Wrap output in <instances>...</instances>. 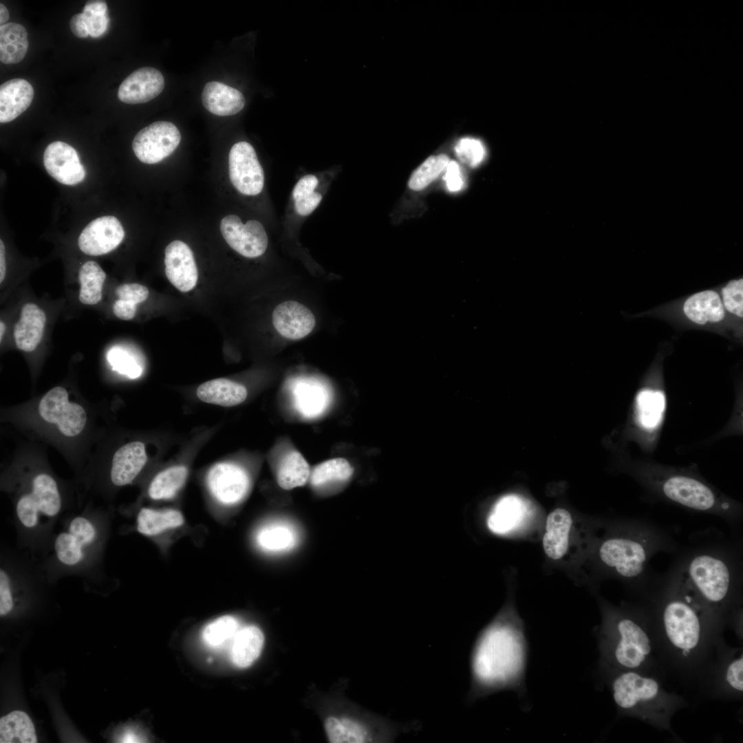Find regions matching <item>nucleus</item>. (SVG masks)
<instances>
[{
	"label": "nucleus",
	"instance_id": "f3484780",
	"mask_svg": "<svg viewBox=\"0 0 743 743\" xmlns=\"http://www.w3.org/2000/svg\"><path fill=\"white\" fill-rule=\"evenodd\" d=\"M272 323L283 337L297 340L308 335L314 329L316 319L312 311L294 301L279 304L272 312Z\"/></svg>",
	"mask_w": 743,
	"mask_h": 743
},
{
	"label": "nucleus",
	"instance_id": "412c9836",
	"mask_svg": "<svg viewBox=\"0 0 743 743\" xmlns=\"http://www.w3.org/2000/svg\"><path fill=\"white\" fill-rule=\"evenodd\" d=\"M34 89L25 79L14 78L0 86V122L6 123L14 120L25 111L32 103Z\"/></svg>",
	"mask_w": 743,
	"mask_h": 743
},
{
	"label": "nucleus",
	"instance_id": "58836bf2",
	"mask_svg": "<svg viewBox=\"0 0 743 743\" xmlns=\"http://www.w3.org/2000/svg\"><path fill=\"white\" fill-rule=\"evenodd\" d=\"M454 150L460 162L470 167L479 165L486 155V149L482 142L471 137L460 139Z\"/></svg>",
	"mask_w": 743,
	"mask_h": 743
},
{
	"label": "nucleus",
	"instance_id": "c756f323",
	"mask_svg": "<svg viewBox=\"0 0 743 743\" xmlns=\"http://www.w3.org/2000/svg\"><path fill=\"white\" fill-rule=\"evenodd\" d=\"M256 540L258 546L265 551L285 552L294 547L297 535L291 525L276 522L261 528L257 532Z\"/></svg>",
	"mask_w": 743,
	"mask_h": 743
},
{
	"label": "nucleus",
	"instance_id": "aec40b11",
	"mask_svg": "<svg viewBox=\"0 0 743 743\" xmlns=\"http://www.w3.org/2000/svg\"><path fill=\"white\" fill-rule=\"evenodd\" d=\"M572 525V516L564 508H556L548 515L543 548L549 558L557 560L565 555L568 548Z\"/></svg>",
	"mask_w": 743,
	"mask_h": 743
},
{
	"label": "nucleus",
	"instance_id": "5fc2aeb1",
	"mask_svg": "<svg viewBox=\"0 0 743 743\" xmlns=\"http://www.w3.org/2000/svg\"><path fill=\"white\" fill-rule=\"evenodd\" d=\"M5 330H6L5 324L2 321H1V323H0V341L1 342L2 341V338H3V336Z\"/></svg>",
	"mask_w": 743,
	"mask_h": 743
},
{
	"label": "nucleus",
	"instance_id": "7c9ffc66",
	"mask_svg": "<svg viewBox=\"0 0 743 743\" xmlns=\"http://www.w3.org/2000/svg\"><path fill=\"white\" fill-rule=\"evenodd\" d=\"M521 515V506L517 498L506 496L493 507L488 517L487 525L491 531L495 534H506L517 525Z\"/></svg>",
	"mask_w": 743,
	"mask_h": 743
},
{
	"label": "nucleus",
	"instance_id": "bb28decb",
	"mask_svg": "<svg viewBox=\"0 0 743 743\" xmlns=\"http://www.w3.org/2000/svg\"><path fill=\"white\" fill-rule=\"evenodd\" d=\"M28 49V33L21 24L8 23L0 26V60L15 64L25 57Z\"/></svg>",
	"mask_w": 743,
	"mask_h": 743
},
{
	"label": "nucleus",
	"instance_id": "20e7f679",
	"mask_svg": "<svg viewBox=\"0 0 743 743\" xmlns=\"http://www.w3.org/2000/svg\"><path fill=\"white\" fill-rule=\"evenodd\" d=\"M735 557L727 549L704 547L689 552L673 572L698 601L718 607L729 599L740 575Z\"/></svg>",
	"mask_w": 743,
	"mask_h": 743
},
{
	"label": "nucleus",
	"instance_id": "393cba45",
	"mask_svg": "<svg viewBox=\"0 0 743 743\" xmlns=\"http://www.w3.org/2000/svg\"><path fill=\"white\" fill-rule=\"evenodd\" d=\"M233 640L232 662L237 667L246 668L260 655L264 636L259 627L249 625L239 629Z\"/></svg>",
	"mask_w": 743,
	"mask_h": 743
},
{
	"label": "nucleus",
	"instance_id": "c9c22d12",
	"mask_svg": "<svg viewBox=\"0 0 743 743\" xmlns=\"http://www.w3.org/2000/svg\"><path fill=\"white\" fill-rule=\"evenodd\" d=\"M449 161V156L445 154L429 157L411 174L409 187L414 191L424 189L446 169Z\"/></svg>",
	"mask_w": 743,
	"mask_h": 743
},
{
	"label": "nucleus",
	"instance_id": "9b49d317",
	"mask_svg": "<svg viewBox=\"0 0 743 743\" xmlns=\"http://www.w3.org/2000/svg\"><path fill=\"white\" fill-rule=\"evenodd\" d=\"M219 227L229 246L245 257H259L267 249L268 235L257 220L250 219L244 224L237 215H228L222 219Z\"/></svg>",
	"mask_w": 743,
	"mask_h": 743
},
{
	"label": "nucleus",
	"instance_id": "4be33fe9",
	"mask_svg": "<svg viewBox=\"0 0 743 743\" xmlns=\"http://www.w3.org/2000/svg\"><path fill=\"white\" fill-rule=\"evenodd\" d=\"M46 321L45 312L36 304H25L21 317L14 327V338L17 347L32 352L41 342Z\"/></svg>",
	"mask_w": 743,
	"mask_h": 743
},
{
	"label": "nucleus",
	"instance_id": "423d86ee",
	"mask_svg": "<svg viewBox=\"0 0 743 743\" xmlns=\"http://www.w3.org/2000/svg\"><path fill=\"white\" fill-rule=\"evenodd\" d=\"M671 575V591L662 605V623L670 644L683 655H688L700 643L702 607L676 574L673 572Z\"/></svg>",
	"mask_w": 743,
	"mask_h": 743
},
{
	"label": "nucleus",
	"instance_id": "4468645a",
	"mask_svg": "<svg viewBox=\"0 0 743 743\" xmlns=\"http://www.w3.org/2000/svg\"><path fill=\"white\" fill-rule=\"evenodd\" d=\"M43 161L47 173L63 184L75 185L85 177L76 151L65 142L55 141L49 144L44 151Z\"/></svg>",
	"mask_w": 743,
	"mask_h": 743
},
{
	"label": "nucleus",
	"instance_id": "6ab92c4d",
	"mask_svg": "<svg viewBox=\"0 0 743 743\" xmlns=\"http://www.w3.org/2000/svg\"><path fill=\"white\" fill-rule=\"evenodd\" d=\"M202 102L209 112L228 116L239 112L245 105V98L235 88L218 81L207 83L202 92Z\"/></svg>",
	"mask_w": 743,
	"mask_h": 743
},
{
	"label": "nucleus",
	"instance_id": "5701e85b",
	"mask_svg": "<svg viewBox=\"0 0 743 743\" xmlns=\"http://www.w3.org/2000/svg\"><path fill=\"white\" fill-rule=\"evenodd\" d=\"M685 315L693 323L704 325L717 323L725 316V310L719 294L704 290L689 297L684 304Z\"/></svg>",
	"mask_w": 743,
	"mask_h": 743
},
{
	"label": "nucleus",
	"instance_id": "603ef678",
	"mask_svg": "<svg viewBox=\"0 0 743 743\" xmlns=\"http://www.w3.org/2000/svg\"><path fill=\"white\" fill-rule=\"evenodd\" d=\"M6 266L5 256V246L3 241L0 240V282L4 280L6 276Z\"/></svg>",
	"mask_w": 743,
	"mask_h": 743
},
{
	"label": "nucleus",
	"instance_id": "37998d69",
	"mask_svg": "<svg viewBox=\"0 0 743 743\" xmlns=\"http://www.w3.org/2000/svg\"><path fill=\"white\" fill-rule=\"evenodd\" d=\"M742 671V656L731 662L726 671V680L728 685L737 691L743 690Z\"/></svg>",
	"mask_w": 743,
	"mask_h": 743
},
{
	"label": "nucleus",
	"instance_id": "2f4dec72",
	"mask_svg": "<svg viewBox=\"0 0 743 743\" xmlns=\"http://www.w3.org/2000/svg\"><path fill=\"white\" fill-rule=\"evenodd\" d=\"M188 470L184 466H175L158 473L151 482L149 496L154 500L173 497L184 484Z\"/></svg>",
	"mask_w": 743,
	"mask_h": 743
},
{
	"label": "nucleus",
	"instance_id": "4c0bfd02",
	"mask_svg": "<svg viewBox=\"0 0 743 743\" xmlns=\"http://www.w3.org/2000/svg\"><path fill=\"white\" fill-rule=\"evenodd\" d=\"M107 359L114 371L129 378L135 379L142 374V369L136 358L120 347H111L107 352Z\"/></svg>",
	"mask_w": 743,
	"mask_h": 743
},
{
	"label": "nucleus",
	"instance_id": "b1692460",
	"mask_svg": "<svg viewBox=\"0 0 743 743\" xmlns=\"http://www.w3.org/2000/svg\"><path fill=\"white\" fill-rule=\"evenodd\" d=\"M196 394L203 402L231 407L243 402L248 393L246 387L238 383L226 378H217L200 385Z\"/></svg>",
	"mask_w": 743,
	"mask_h": 743
},
{
	"label": "nucleus",
	"instance_id": "c03bdc74",
	"mask_svg": "<svg viewBox=\"0 0 743 743\" xmlns=\"http://www.w3.org/2000/svg\"><path fill=\"white\" fill-rule=\"evenodd\" d=\"M83 14L89 36L92 38H98L106 32L109 23L107 14L99 15L83 13Z\"/></svg>",
	"mask_w": 743,
	"mask_h": 743
},
{
	"label": "nucleus",
	"instance_id": "f03ea898",
	"mask_svg": "<svg viewBox=\"0 0 743 743\" xmlns=\"http://www.w3.org/2000/svg\"><path fill=\"white\" fill-rule=\"evenodd\" d=\"M39 563L44 577H85L105 575L103 559L108 543L109 517L83 512L63 517Z\"/></svg>",
	"mask_w": 743,
	"mask_h": 743
},
{
	"label": "nucleus",
	"instance_id": "79ce46f5",
	"mask_svg": "<svg viewBox=\"0 0 743 743\" xmlns=\"http://www.w3.org/2000/svg\"><path fill=\"white\" fill-rule=\"evenodd\" d=\"M116 293L120 299L138 304L149 296L148 288L136 283H125L117 288Z\"/></svg>",
	"mask_w": 743,
	"mask_h": 743
},
{
	"label": "nucleus",
	"instance_id": "cd10ccee",
	"mask_svg": "<svg viewBox=\"0 0 743 743\" xmlns=\"http://www.w3.org/2000/svg\"><path fill=\"white\" fill-rule=\"evenodd\" d=\"M0 742H37L34 724L26 713L14 711L1 718Z\"/></svg>",
	"mask_w": 743,
	"mask_h": 743
},
{
	"label": "nucleus",
	"instance_id": "a878e982",
	"mask_svg": "<svg viewBox=\"0 0 743 743\" xmlns=\"http://www.w3.org/2000/svg\"><path fill=\"white\" fill-rule=\"evenodd\" d=\"M183 523V515L178 510L142 508L137 515L136 530L142 535L155 537Z\"/></svg>",
	"mask_w": 743,
	"mask_h": 743
},
{
	"label": "nucleus",
	"instance_id": "1a4fd4ad",
	"mask_svg": "<svg viewBox=\"0 0 743 743\" xmlns=\"http://www.w3.org/2000/svg\"><path fill=\"white\" fill-rule=\"evenodd\" d=\"M39 412L44 420L56 424L68 437L78 435L87 420L83 407L70 402L67 391L62 387H56L44 395L39 404Z\"/></svg>",
	"mask_w": 743,
	"mask_h": 743
},
{
	"label": "nucleus",
	"instance_id": "a18cd8bd",
	"mask_svg": "<svg viewBox=\"0 0 743 743\" xmlns=\"http://www.w3.org/2000/svg\"><path fill=\"white\" fill-rule=\"evenodd\" d=\"M448 190L451 192L459 191L463 188L464 180L460 167L455 160H450L443 176Z\"/></svg>",
	"mask_w": 743,
	"mask_h": 743
},
{
	"label": "nucleus",
	"instance_id": "dca6fc26",
	"mask_svg": "<svg viewBox=\"0 0 743 743\" xmlns=\"http://www.w3.org/2000/svg\"><path fill=\"white\" fill-rule=\"evenodd\" d=\"M164 87L162 74L151 67L139 68L131 73L121 83L119 100L127 104H140L157 97Z\"/></svg>",
	"mask_w": 743,
	"mask_h": 743
},
{
	"label": "nucleus",
	"instance_id": "8fccbe9b",
	"mask_svg": "<svg viewBox=\"0 0 743 743\" xmlns=\"http://www.w3.org/2000/svg\"><path fill=\"white\" fill-rule=\"evenodd\" d=\"M69 28L72 33L78 38L85 39L89 36L83 12L76 14L71 18Z\"/></svg>",
	"mask_w": 743,
	"mask_h": 743
},
{
	"label": "nucleus",
	"instance_id": "f257e3e1",
	"mask_svg": "<svg viewBox=\"0 0 743 743\" xmlns=\"http://www.w3.org/2000/svg\"><path fill=\"white\" fill-rule=\"evenodd\" d=\"M528 645L524 628L504 612L477 634L470 656V684L466 702L512 690L526 702L525 685Z\"/></svg>",
	"mask_w": 743,
	"mask_h": 743
},
{
	"label": "nucleus",
	"instance_id": "ea45409f",
	"mask_svg": "<svg viewBox=\"0 0 743 743\" xmlns=\"http://www.w3.org/2000/svg\"><path fill=\"white\" fill-rule=\"evenodd\" d=\"M294 397L298 409L306 416L318 414L325 404L323 392L316 387H305L303 391L300 389Z\"/></svg>",
	"mask_w": 743,
	"mask_h": 743
},
{
	"label": "nucleus",
	"instance_id": "de8ad7c7",
	"mask_svg": "<svg viewBox=\"0 0 743 743\" xmlns=\"http://www.w3.org/2000/svg\"><path fill=\"white\" fill-rule=\"evenodd\" d=\"M321 200V194L319 193L314 192L312 194L303 199L295 201V211L300 215H308L312 213L319 206Z\"/></svg>",
	"mask_w": 743,
	"mask_h": 743
},
{
	"label": "nucleus",
	"instance_id": "864d4df0",
	"mask_svg": "<svg viewBox=\"0 0 743 743\" xmlns=\"http://www.w3.org/2000/svg\"><path fill=\"white\" fill-rule=\"evenodd\" d=\"M9 19V12L7 8L3 4L0 3V24L1 25L6 24L5 23Z\"/></svg>",
	"mask_w": 743,
	"mask_h": 743
},
{
	"label": "nucleus",
	"instance_id": "9d476101",
	"mask_svg": "<svg viewBox=\"0 0 743 743\" xmlns=\"http://www.w3.org/2000/svg\"><path fill=\"white\" fill-rule=\"evenodd\" d=\"M229 177L241 193L256 195L263 190L264 172L253 147L241 141L230 149L228 156Z\"/></svg>",
	"mask_w": 743,
	"mask_h": 743
},
{
	"label": "nucleus",
	"instance_id": "ddd939ff",
	"mask_svg": "<svg viewBox=\"0 0 743 743\" xmlns=\"http://www.w3.org/2000/svg\"><path fill=\"white\" fill-rule=\"evenodd\" d=\"M124 237L120 221L114 216H103L88 224L79 235L78 244L84 253L98 256L116 248Z\"/></svg>",
	"mask_w": 743,
	"mask_h": 743
},
{
	"label": "nucleus",
	"instance_id": "0eeeda50",
	"mask_svg": "<svg viewBox=\"0 0 743 743\" xmlns=\"http://www.w3.org/2000/svg\"><path fill=\"white\" fill-rule=\"evenodd\" d=\"M610 688L616 705L624 712L643 713L657 704L662 696L655 679L634 670L617 671L612 678Z\"/></svg>",
	"mask_w": 743,
	"mask_h": 743
},
{
	"label": "nucleus",
	"instance_id": "473e14b6",
	"mask_svg": "<svg viewBox=\"0 0 743 743\" xmlns=\"http://www.w3.org/2000/svg\"><path fill=\"white\" fill-rule=\"evenodd\" d=\"M78 277L80 301L85 305L98 303L102 299L103 285L106 278L105 271L96 262L88 261L81 266Z\"/></svg>",
	"mask_w": 743,
	"mask_h": 743
},
{
	"label": "nucleus",
	"instance_id": "09e8293b",
	"mask_svg": "<svg viewBox=\"0 0 743 743\" xmlns=\"http://www.w3.org/2000/svg\"><path fill=\"white\" fill-rule=\"evenodd\" d=\"M113 312L121 320H131L136 315V305L118 299L113 305Z\"/></svg>",
	"mask_w": 743,
	"mask_h": 743
},
{
	"label": "nucleus",
	"instance_id": "72a5a7b5",
	"mask_svg": "<svg viewBox=\"0 0 743 743\" xmlns=\"http://www.w3.org/2000/svg\"><path fill=\"white\" fill-rule=\"evenodd\" d=\"M353 473L354 468L347 460L337 457L316 465L311 471L309 481L312 486L320 488L329 484L345 482Z\"/></svg>",
	"mask_w": 743,
	"mask_h": 743
},
{
	"label": "nucleus",
	"instance_id": "a211bd4d",
	"mask_svg": "<svg viewBox=\"0 0 743 743\" xmlns=\"http://www.w3.org/2000/svg\"><path fill=\"white\" fill-rule=\"evenodd\" d=\"M147 460L144 444L139 441L121 446L114 455L110 470L112 484L122 486L131 484Z\"/></svg>",
	"mask_w": 743,
	"mask_h": 743
},
{
	"label": "nucleus",
	"instance_id": "49530a36",
	"mask_svg": "<svg viewBox=\"0 0 743 743\" xmlns=\"http://www.w3.org/2000/svg\"><path fill=\"white\" fill-rule=\"evenodd\" d=\"M318 183V179L314 175H305L301 177L292 190V197L294 202L312 194Z\"/></svg>",
	"mask_w": 743,
	"mask_h": 743
},
{
	"label": "nucleus",
	"instance_id": "c85d7f7f",
	"mask_svg": "<svg viewBox=\"0 0 743 743\" xmlns=\"http://www.w3.org/2000/svg\"><path fill=\"white\" fill-rule=\"evenodd\" d=\"M310 467L298 451L289 452L281 460L277 472V481L285 490L304 486L310 479Z\"/></svg>",
	"mask_w": 743,
	"mask_h": 743
},
{
	"label": "nucleus",
	"instance_id": "f8f14e48",
	"mask_svg": "<svg viewBox=\"0 0 743 743\" xmlns=\"http://www.w3.org/2000/svg\"><path fill=\"white\" fill-rule=\"evenodd\" d=\"M207 485L217 501L230 505L245 496L249 486V478L246 471L239 466L222 462L209 470Z\"/></svg>",
	"mask_w": 743,
	"mask_h": 743
},
{
	"label": "nucleus",
	"instance_id": "6e6552de",
	"mask_svg": "<svg viewBox=\"0 0 743 743\" xmlns=\"http://www.w3.org/2000/svg\"><path fill=\"white\" fill-rule=\"evenodd\" d=\"M177 127L168 121H157L139 131L132 142L136 156L145 164H155L171 155L180 142Z\"/></svg>",
	"mask_w": 743,
	"mask_h": 743
},
{
	"label": "nucleus",
	"instance_id": "39448f33",
	"mask_svg": "<svg viewBox=\"0 0 743 743\" xmlns=\"http://www.w3.org/2000/svg\"><path fill=\"white\" fill-rule=\"evenodd\" d=\"M599 636L602 663L613 671L636 670L652 653L647 633L629 614L617 613L607 617Z\"/></svg>",
	"mask_w": 743,
	"mask_h": 743
},
{
	"label": "nucleus",
	"instance_id": "2eb2a0df",
	"mask_svg": "<svg viewBox=\"0 0 743 743\" xmlns=\"http://www.w3.org/2000/svg\"><path fill=\"white\" fill-rule=\"evenodd\" d=\"M164 255L165 273L171 283L183 292L193 290L197 282L198 270L189 246L175 240L166 247Z\"/></svg>",
	"mask_w": 743,
	"mask_h": 743
},
{
	"label": "nucleus",
	"instance_id": "3c124183",
	"mask_svg": "<svg viewBox=\"0 0 743 743\" xmlns=\"http://www.w3.org/2000/svg\"><path fill=\"white\" fill-rule=\"evenodd\" d=\"M107 6L105 1H89L85 4L83 13L88 14H105Z\"/></svg>",
	"mask_w": 743,
	"mask_h": 743
},
{
	"label": "nucleus",
	"instance_id": "7ed1b4c3",
	"mask_svg": "<svg viewBox=\"0 0 743 743\" xmlns=\"http://www.w3.org/2000/svg\"><path fill=\"white\" fill-rule=\"evenodd\" d=\"M672 541L658 527L639 520L628 525L625 533L604 540L598 550L602 563L621 578L634 584L649 575V561L658 552L669 550Z\"/></svg>",
	"mask_w": 743,
	"mask_h": 743
},
{
	"label": "nucleus",
	"instance_id": "a19ab883",
	"mask_svg": "<svg viewBox=\"0 0 743 743\" xmlns=\"http://www.w3.org/2000/svg\"><path fill=\"white\" fill-rule=\"evenodd\" d=\"M724 308L729 312L743 316V281L732 280L722 289Z\"/></svg>",
	"mask_w": 743,
	"mask_h": 743
},
{
	"label": "nucleus",
	"instance_id": "e433bc0d",
	"mask_svg": "<svg viewBox=\"0 0 743 743\" xmlns=\"http://www.w3.org/2000/svg\"><path fill=\"white\" fill-rule=\"evenodd\" d=\"M238 631L237 620L232 616L226 615L206 625L202 636L206 645L217 647L226 640L234 638Z\"/></svg>",
	"mask_w": 743,
	"mask_h": 743
},
{
	"label": "nucleus",
	"instance_id": "f704fd0d",
	"mask_svg": "<svg viewBox=\"0 0 743 743\" xmlns=\"http://www.w3.org/2000/svg\"><path fill=\"white\" fill-rule=\"evenodd\" d=\"M640 422L647 429L654 428L660 422L665 409V397L659 391L644 389L636 398Z\"/></svg>",
	"mask_w": 743,
	"mask_h": 743
}]
</instances>
